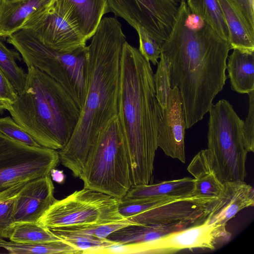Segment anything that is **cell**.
Segmentation results:
<instances>
[{"instance_id":"1","label":"cell","mask_w":254,"mask_h":254,"mask_svg":"<svg viewBox=\"0 0 254 254\" xmlns=\"http://www.w3.org/2000/svg\"><path fill=\"white\" fill-rule=\"evenodd\" d=\"M230 50L229 42L192 13L186 1L179 3L175 25L162 45V53L171 64V88L176 86L181 95L186 128L203 118L222 90Z\"/></svg>"},{"instance_id":"2","label":"cell","mask_w":254,"mask_h":254,"mask_svg":"<svg viewBox=\"0 0 254 254\" xmlns=\"http://www.w3.org/2000/svg\"><path fill=\"white\" fill-rule=\"evenodd\" d=\"M88 48L87 84L79 121L60 161L79 178L100 131L118 116L120 62L127 41L115 17L101 19Z\"/></svg>"},{"instance_id":"3","label":"cell","mask_w":254,"mask_h":254,"mask_svg":"<svg viewBox=\"0 0 254 254\" xmlns=\"http://www.w3.org/2000/svg\"><path fill=\"white\" fill-rule=\"evenodd\" d=\"M150 63L126 41L120 62L118 117L129 159L132 186L152 181L162 110Z\"/></svg>"},{"instance_id":"4","label":"cell","mask_w":254,"mask_h":254,"mask_svg":"<svg viewBox=\"0 0 254 254\" xmlns=\"http://www.w3.org/2000/svg\"><path fill=\"white\" fill-rule=\"evenodd\" d=\"M7 110L39 145L58 151L68 143L81 112L60 84L32 66L23 90Z\"/></svg>"},{"instance_id":"5","label":"cell","mask_w":254,"mask_h":254,"mask_svg":"<svg viewBox=\"0 0 254 254\" xmlns=\"http://www.w3.org/2000/svg\"><path fill=\"white\" fill-rule=\"evenodd\" d=\"M7 42L17 50L27 67L39 69L60 84L81 111L87 90L88 46L60 53L45 46L26 29L9 36Z\"/></svg>"},{"instance_id":"6","label":"cell","mask_w":254,"mask_h":254,"mask_svg":"<svg viewBox=\"0 0 254 254\" xmlns=\"http://www.w3.org/2000/svg\"><path fill=\"white\" fill-rule=\"evenodd\" d=\"M79 179L84 188L119 199L132 186L128 154L118 116L100 131Z\"/></svg>"},{"instance_id":"7","label":"cell","mask_w":254,"mask_h":254,"mask_svg":"<svg viewBox=\"0 0 254 254\" xmlns=\"http://www.w3.org/2000/svg\"><path fill=\"white\" fill-rule=\"evenodd\" d=\"M208 112L207 149L217 176L223 184L244 181L248 152L243 133L244 121L225 99L213 104Z\"/></svg>"},{"instance_id":"8","label":"cell","mask_w":254,"mask_h":254,"mask_svg":"<svg viewBox=\"0 0 254 254\" xmlns=\"http://www.w3.org/2000/svg\"><path fill=\"white\" fill-rule=\"evenodd\" d=\"M120 200L83 188L64 198L56 199L37 221L51 229L121 221L126 218L119 211Z\"/></svg>"},{"instance_id":"9","label":"cell","mask_w":254,"mask_h":254,"mask_svg":"<svg viewBox=\"0 0 254 254\" xmlns=\"http://www.w3.org/2000/svg\"><path fill=\"white\" fill-rule=\"evenodd\" d=\"M59 162L58 150L27 145L0 132V192L50 174Z\"/></svg>"},{"instance_id":"10","label":"cell","mask_w":254,"mask_h":254,"mask_svg":"<svg viewBox=\"0 0 254 254\" xmlns=\"http://www.w3.org/2000/svg\"><path fill=\"white\" fill-rule=\"evenodd\" d=\"M226 226L203 223L168 234L152 241L131 244H119L118 254H173L193 249L213 250L231 238Z\"/></svg>"},{"instance_id":"11","label":"cell","mask_w":254,"mask_h":254,"mask_svg":"<svg viewBox=\"0 0 254 254\" xmlns=\"http://www.w3.org/2000/svg\"><path fill=\"white\" fill-rule=\"evenodd\" d=\"M110 12L134 29H145L162 44L175 25L179 4L175 0H107Z\"/></svg>"},{"instance_id":"12","label":"cell","mask_w":254,"mask_h":254,"mask_svg":"<svg viewBox=\"0 0 254 254\" xmlns=\"http://www.w3.org/2000/svg\"><path fill=\"white\" fill-rule=\"evenodd\" d=\"M21 29L30 30L43 44L60 53L86 46L78 25L55 3L29 19Z\"/></svg>"},{"instance_id":"13","label":"cell","mask_w":254,"mask_h":254,"mask_svg":"<svg viewBox=\"0 0 254 254\" xmlns=\"http://www.w3.org/2000/svg\"><path fill=\"white\" fill-rule=\"evenodd\" d=\"M211 201L195 197L179 199L156 206L127 219L140 225L193 226L205 220L207 206Z\"/></svg>"},{"instance_id":"14","label":"cell","mask_w":254,"mask_h":254,"mask_svg":"<svg viewBox=\"0 0 254 254\" xmlns=\"http://www.w3.org/2000/svg\"><path fill=\"white\" fill-rule=\"evenodd\" d=\"M186 129L185 112L179 89L172 88L166 107L162 111L157 138L160 147L168 156L185 163V134Z\"/></svg>"},{"instance_id":"15","label":"cell","mask_w":254,"mask_h":254,"mask_svg":"<svg viewBox=\"0 0 254 254\" xmlns=\"http://www.w3.org/2000/svg\"><path fill=\"white\" fill-rule=\"evenodd\" d=\"M231 49L254 52V0H218Z\"/></svg>"},{"instance_id":"16","label":"cell","mask_w":254,"mask_h":254,"mask_svg":"<svg viewBox=\"0 0 254 254\" xmlns=\"http://www.w3.org/2000/svg\"><path fill=\"white\" fill-rule=\"evenodd\" d=\"M50 174L26 183L15 197V222H36L56 200Z\"/></svg>"},{"instance_id":"17","label":"cell","mask_w":254,"mask_h":254,"mask_svg":"<svg viewBox=\"0 0 254 254\" xmlns=\"http://www.w3.org/2000/svg\"><path fill=\"white\" fill-rule=\"evenodd\" d=\"M223 185L219 196L207 206L206 219L210 223L226 226L240 211L254 206V190L244 181L226 182Z\"/></svg>"},{"instance_id":"18","label":"cell","mask_w":254,"mask_h":254,"mask_svg":"<svg viewBox=\"0 0 254 254\" xmlns=\"http://www.w3.org/2000/svg\"><path fill=\"white\" fill-rule=\"evenodd\" d=\"M55 4L77 24L87 41L94 34L103 15L110 12L107 0H56Z\"/></svg>"},{"instance_id":"19","label":"cell","mask_w":254,"mask_h":254,"mask_svg":"<svg viewBox=\"0 0 254 254\" xmlns=\"http://www.w3.org/2000/svg\"><path fill=\"white\" fill-rule=\"evenodd\" d=\"M194 177L192 196L213 200L217 198L224 188L213 168L212 156L208 149L200 151L187 168Z\"/></svg>"},{"instance_id":"20","label":"cell","mask_w":254,"mask_h":254,"mask_svg":"<svg viewBox=\"0 0 254 254\" xmlns=\"http://www.w3.org/2000/svg\"><path fill=\"white\" fill-rule=\"evenodd\" d=\"M56 0H7L0 22V37L21 29L31 18L53 5Z\"/></svg>"},{"instance_id":"21","label":"cell","mask_w":254,"mask_h":254,"mask_svg":"<svg viewBox=\"0 0 254 254\" xmlns=\"http://www.w3.org/2000/svg\"><path fill=\"white\" fill-rule=\"evenodd\" d=\"M194 178L185 177L163 181L157 184L132 186L124 199H135L157 197L188 198L191 195Z\"/></svg>"},{"instance_id":"22","label":"cell","mask_w":254,"mask_h":254,"mask_svg":"<svg viewBox=\"0 0 254 254\" xmlns=\"http://www.w3.org/2000/svg\"><path fill=\"white\" fill-rule=\"evenodd\" d=\"M227 58L231 89L241 94L254 90V52L234 49Z\"/></svg>"},{"instance_id":"23","label":"cell","mask_w":254,"mask_h":254,"mask_svg":"<svg viewBox=\"0 0 254 254\" xmlns=\"http://www.w3.org/2000/svg\"><path fill=\"white\" fill-rule=\"evenodd\" d=\"M190 226H191L187 224L168 226L132 224L113 232L107 239L118 244L143 243L152 241L173 232Z\"/></svg>"},{"instance_id":"24","label":"cell","mask_w":254,"mask_h":254,"mask_svg":"<svg viewBox=\"0 0 254 254\" xmlns=\"http://www.w3.org/2000/svg\"><path fill=\"white\" fill-rule=\"evenodd\" d=\"M186 2L192 13L201 17L228 42L229 30L218 0H187Z\"/></svg>"},{"instance_id":"25","label":"cell","mask_w":254,"mask_h":254,"mask_svg":"<svg viewBox=\"0 0 254 254\" xmlns=\"http://www.w3.org/2000/svg\"><path fill=\"white\" fill-rule=\"evenodd\" d=\"M0 247L11 254H82L62 240L37 243H18L3 240Z\"/></svg>"},{"instance_id":"26","label":"cell","mask_w":254,"mask_h":254,"mask_svg":"<svg viewBox=\"0 0 254 254\" xmlns=\"http://www.w3.org/2000/svg\"><path fill=\"white\" fill-rule=\"evenodd\" d=\"M9 239L18 243H44L61 240L38 221L15 222Z\"/></svg>"},{"instance_id":"27","label":"cell","mask_w":254,"mask_h":254,"mask_svg":"<svg viewBox=\"0 0 254 254\" xmlns=\"http://www.w3.org/2000/svg\"><path fill=\"white\" fill-rule=\"evenodd\" d=\"M16 59L21 61L19 53L8 49L0 40V69L17 94H20L25 87L27 73L17 64Z\"/></svg>"},{"instance_id":"28","label":"cell","mask_w":254,"mask_h":254,"mask_svg":"<svg viewBox=\"0 0 254 254\" xmlns=\"http://www.w3.org/2000/svg\"><path fill=\"white\" fill-rule=\"evenodd\" d=\"M136 224L127 219L108 223L94 224L55 228L60 231L87 235L96 238L104 239L113 232L124 227Z\"/></svg>"},{"instance_id":"29","label":"cell","mask_w":254,"mask_h":254,"mask_svg":"<svg viewBox=\"0 0 254 254\" xmlns=\"http://www.w3.org/2000/svg\"><path fill=\"white\" fill-rule=\"evenodd\" d=\"M63 241L80 251L82 254H88L94 249L103 248L117 244L108 239H101L93 237L67 232L56 229H50Z\"/></svg>"},{"instance_id":"30","label":"cell","mask_w":254,"mask_h":254,"mask_svg":"<svg viewBox=\"0 0 254 254\" xmlns=\"http://www.w3.org/2000/svg\"><path fill=\"white\" fill-rule=\"evenodd\" d=\"M156 71L153 75L157 101L162 110L166 107L168 97L171 90V67L166 57L161 53Z\"/></svg>"},{"instance_id":"31","label":"cell","mask_w":254,"mask_h":254,"mask_svg":"<svg viewBox=\"0 0 254 254\" xmlns=\"http://www.w3.org/2000/svg\"><path fill=\"white\" fill-rule=\"evenodd\" d=\"M179 199L182 198L164 197L135 199H121L119 205V211L124 217L127 219L156 206Z\"/></svg>"},{"instance_id":"32","label":"cell","mask_w":254,"mask_h":254,"mask_svg":"<svg viewBox=\"0 0 254 254\" xmlns=\"http://www.w3.org/2000/svg\"><path fill=\"white\" fill-rule=\"evenodd\" d=\"M135 30L138 35L139 52L147 61L156 65L162 53L163 44L142 27L137 26Z\"/></svg>"},{"instance_id":"33","label":"cell","mask_w":254,"mask_h":254,"mask_svg":"<svg viewBox=\"0 0 254 254\" xmlns=\"http://www.w3.org/2000/svg\"><path fill=\"white\" fill-rule=\"evenodd\" d=\"M0 132L26 145L34 147L41 146L10 117L0 118Z\"/></svg>"},{"instance_id":"34","label":"cell","mask_w":254,"mask_h":254,"mask_svg":"<svg viewBox=\"0 0 254 254\" xmlns=\"http://www.w3.org/2000/svg\"><path fill=\"white\" fill-rule=\"evenodd\" d=\"M16 195L0 201V237L3 239H9L15 222L14 206Z\"/></svg>"},{"instance_id":"35","label":"cell","mask_w":254,"mask_h":254,"mask_svg":"<svg viewBox=\"0 0 254 254\" xmlns=\"http://www.w3.org/2000/svg\"><path fill=\"white\" fill-rule=\"evenodd\" d=\"M248 114L243 126L245 146L248 152L254 151V90L249 94Z\"/></svg>"},{"instance_id":"36","label":"cell","mask_w":254,"mask_h":254,"mask_svg":"<svg viewBox=\"0 0 254 254\" xmlns=\"http://www.w3.org/2000/svg\"><path fill=\"white\" fill-rule=\"evenodd\" d=\"M17 95L0 69V110H7L16 101Z\"/></svg>"},{"instance_id":"37","label":"cell","mask_w":254,"mask_h":254,"mask_svg":"<svg viewBox=\"0 0 254 254\" xmlns=\"http://www.w3.org/2000/svg\"><path fill=\"white\" fill-rule=\"evenodd\" d=\"M28 182H21L0 192V201L15 195Z\"/></svg>"},{"instance_id":"38","label":"cell","mask_w":254,"mask_h":254,"mask_svg":"<svg viewBox=\"0 0 254 254\" xmlns=\"http://www.w3.org/2000/svg\"><path fill=\"white\" fill-rule=\"evenodd\" d=\"M50 175L51 179L59 184H62L65 181V176L63 171L54 168L51 170Z\"/></svg>"},{"instance_id":"39","label":"cell","mask_w":254,"mask_h":254,"mask_svg":"<svg viewBox=\"0 0 254 254\" xmlns=\"http://www.w3.org/2000/svg\"><path fill=\"white\" fill-rule=\"evenodd\" d=\"M7 0H0V22L4 6Z\"/></svg>"},{"instance_id":"40","label":"cell","mask_w":254,"mask_h":254,"mask_svg":"<svg viewBox=\"0 0 254 254\" xmlns=\"http://www.w3.org/2000/svg\"><path fill=\"white\" fill-rule=\"evenodd\" d=\"M178 3H180L183 1H187V0H175Z\"/></svg>"},{"instance_id":"41","label":"cell","mask_w":254,"mask_h":254,"mask_svg":"<svg viewBox=\"0 0 254 254\" xmlns=\"http://www.w3.org/2000/svg\"><path fill=\"white\" fill-rule=\"evenodd\" d=\"M3 240H4V239H3V238H0V243L2 241H3Z\"/></svg>"}]
</instances>
